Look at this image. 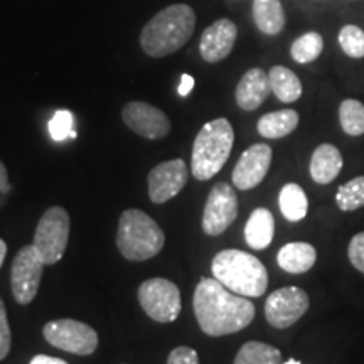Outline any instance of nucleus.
<instances>
[{"instance_id":"nucleus-18","label":"nucleus","mask_w":364,"mask_h":364,"mask_svg":"<svg viewBox=\"0 0 364 364\" xmlns=\"http://www.w3.org/2000/svg\"><path fill=\"white\" fill-rule=\"evenodd\" d=\"M316 260V248L311 243H302V241L287 243L277 255V262H279L282 270H285L287 273H295V275L311 270Z\"/></svg>"},{"instance_id":"nucleus-32","label":"nucleus","mask_w":364,"mask_h":364,"mask_svg":"<svg viewBox=\"0 0 364 364\" xmlns=\"http://www.w3.org/2000/svg\"><path fill=\"white\" fill-rule=\"evenodd\" d=\"M167 364H199V356L193 348L179 346L167 358Z\"/></svg>"},{"instance_id":"nucleus-22","label":"nucleus","mask_w":364,"mask_h":364,"mask_svg":"<svg viewBox=\"0 0 364 364\" xmlns=\"http://www.w3.org/2000/svg\"><path fill=\"white\" fill-rule=\"evenodd\" d=\"M299 113L295 110H280L263 115L258 120V134L265 139H284L297 129Z\"/></svg>"},{"instance_id":"nucleus-8","label":"nucleus","mask_w":364,"mask_h":364,"mask_svg":"<svg viewBox=\"0 0 364 364\" xmlns=\"http://www.w3.org/2000/svg\"><path fill=\"white\" fill-rule=\"evenodd\" d=\"M139 302L156 322H174L181 314V292L174 282L150 279L139 287Z\"/></svg>"},{"instance_id":"nucleus-6","label":"nucleus","mask_w":364,"mask_h":364,"mask_svg":"<svg viewBox=\"0 0 364 364\" xmlns=\"http://www.w3.org/2000/svg\"><path fill=\"white\" fill-rule=\"evenodd\" d=\"M70 240V215L65 208L53 206L44 213L34 233V248L46 265L63 258Z\"/></svg>"},{"instance_id":"nucleus-25","label":"nucleus","mask_w":364,"mask_h":364,"mask_svg":"<svg viewBox=\"0 0 364 364\" xmlns=\"http://www.w3.org/2000/svg\"><path fill=\"white\" fill-rule=\"evenodd\" d=\"M322 49H324L322 36L318 33H306L294 41L290 54H292L294 61L300 63V65H307V63L316 61L321 56Z\"/></svg>"},{"instance_id":"nucleus-11","label":"nucleus","mask_w":364,"mask_h":364,"mask_svg":"<svg viewBox=\"0 0 364 364\" xmlns=\"http://www.w3.org/2000/svg\"><path fill=\"white\" fill-rule=\"evenodd\" d=\"M238 216V198L226 182H218L208 196L203 215V230L209 236H218L233 225Z\"/></svg>"},{"instance_id":"nucleus-28","label":"nucleus","mask_w":364,"mask_h":364,"mask_svg":"<svg viewBox=\"0 0 364 364\" xmlns=\"http://www.w3.org/2000/svg\"><path fill=\"white\" fill-rule=\"evenodd\" d=\"M49 135L56 142H65L68 139H76L78 134L75 130V115L70 110H58L48 124Z\"/></svg>"},{"instance_id":"nucleus-15","label":"nucleus","mask_w":364,"mask_h":364,"mask_svg":"<svg viewBox=\"0 0 364 364\" xmlns=\"http://www.w3.org/2000/svg\"><path fill=\"white\" fill-rule=\"evenodd\" d=\"M236 38H238V27L233 21L220 19L206 27L199 43V51L204 61L220 63L230 56L233 51Z\"/></svg>"},{"instance_id":"nucleus-36","label":"nucleus","mask_w":364,"mask_h":364,"mask_svg":"<svg viewBox=\"0 0 364 364\" xmlns=\"http://www.w3.org/2000/svg\"><path fill=\"white\" fill-rule=\"evenodd\" d=\"M6 255H7V245L6 241L0 238V267H2L4 260H6Z\"/></svg>"},{"instance_id":"nucleus-2","label":"nucleus","mask_w":364,"mask_h":364,"mask_svg":"<svg viewBox=\"0 0 364 364\" xmlns=\"http://www.w3.org/2000/svg\"><path fill=\"white\" fill-rule=\"evenodd\" d=\"M196 29V12L188 4L162 9L144 26L140 46L150 58H166L184 48Z\"/></svg>"},{"instance_id":"nucleus-29","label":"nucleus","mask_w":364,"mask_h":364,"mask_svg":"<svg viewBox=\"0 0 364 364\" xmlns=\"http://www.w3.org/2000/svg\"><path fill=\"white\" fill-rule=\"evenodd\" d=\"M339 46L349 58H364V31L358 26H344L339 33Z\"/></svg>"},{"instance_id":"nucleus-17","label":"nucleus","mask_w":364,"mask_h":364,"mask_svg":"<svg viewBox=\"0 0 364 364\" xmlns=\"http://www.w3.org/2000/svg\"><path fill=\"white\" fill-rule=\"evenodd\" d=\"M344 161L339 149L331 144H322L314 150L311 159V176L317 184H331L343 171Z\"/></svg>"},{"instance_id":"nucleus-27","label":"nucleus","mask_w":364,"mask_h":364,"mask_svg":"<svg viewBox=\"0 0 364 364\" xmlns=\"http://www.w3.org/2000/svg\"><path fill=\"white\" fill-rule=\"evenodd\" d=\"M336 203L341 211H356L364 206V176L354 177L341 186L336 193Z\"/></svg>"},{"instance_id":"nucleus-1","label":"nucleus","mask_w":364,"mask_h":364,"mask_svg":"<svg viewBox=\"0 0 364 364\" xmlns=\"http://www.w3.org/2000/svg\"><path fill=\"white\" fill-rule=\"evenodd\" d=\"M193 307L201 331L213 338L243 331L252 324L257 312L252 300L231 292L215 277L199 282L194 290Z\"/></svg>"},{"instance_id":"nucleus-12","label":"nucleus","mask_w":364,"mask_h":364,"mask_svg":"<svg viewBox=\"0 0 364 364\" xmlns=\"http://www.w3.org/2000/svg\"><path fill=\"white\" fill-rule=\"evenodd\" d=\"M122 118L130 130L149 140H159L169 135L171 120L161 108L144 102H130L122 110Z\"/></svg>"},{"instance_id":"nucleus-16","label":"nucleus","mask_w":364,"mask_h":364,"mask_svg":"<svg viewBox=\"0 0 364 364\" xmlns=\"http://www.w3.org/2000/svg\"><path fill=\"white\" fill-rule=\"evenodd\" d=\"M270 80L260 68L247 71L236 86V103L241 110L253 112L260 108L270 95Z\"/></svg>"},{"instance_id":"nucleus-34","label":"nucleus","mask_w":364,"mask_h":364,"mask_svg":"<svg viewBox=\"0 0 364 364\" xmlns=\"http://www.w3.org/2000/svg\"><path fill=\"white\" fill-rule=\"evenodd\" d=\"M29 364H68L66 361L59 358H53V356H46V354H39V356H34L31 359Z\"/></svg>"},{"instance_id":"nucleus-14","label":"nucleus","mask_w":364,"mask_h":364,"mask_svg":"<svg viewBox=\"0 0 364 364\" xmlns=\"http://www.w3.org/2000/svg\"><path fill=\"white\" fill-rule=\"evenodd\" d=\"M272 164V149L267 144H255L241 154L233 169V184L240 191L257 188L265 179Z\"/></svg>"},{"instance_id":"nucleus-10","label":"nucleus","mask_w":364,"mask_h":364,"mask_svg":"<svg viewBox=\"0 0 364 364\" xmlns=\"http://www.w3.org/2000/svg\"><path fill=\"white\" fill-rule=\"evenodd\" d=\"M309 306H311V300L306 290L299 287H284L268 295L265 317L272 327L287 329L309 311Z\"/></svg>"},{"instance_id":"nucleus-23","label":"nucleus","mask_w":364,"mask_h":364,"mask_svg":"<svg viewBox=\"0 0 364 364\" xmlns=\"http://www.w3.org/2000/svg\"><path fill=\"white\" fill-rule=\"evenodd\" d=\"M279 204L282 215L285 216V220L297 223L302 221L307 216L309 211V201L307 196L304 193V189L300 188L295 182H289L285 184L280 191L279 196Z\"/></svg>"},{"instance_id":"nucleus-19","label":"nucleus","mask_w":364,"mask_h":364,"mask_svg":"<svg viewBox=\"0 0 364 364\" xmlns=\"http://www.w3.org/2000/svg\"><path fill=\"white\" fill-rule=\"evenodd\" d=\"M275 233V220L267 208H257L250 215L245 226V240L253 250H265L270 247Z\"/></svg>"},{"instance_id":"nucleus-13","label":"nucleus","mask_w":364,"mask_h":364,"mask_svg":"<svg viewBox=\"0 0 364 364\" xmlns=\"http://www.w3.org/2000/svg\"><path fill=\"white\" fill-rule=\"evenodd\" d=\"M189 171L182 159H174L159 164L149 174V196L150 201L164 204L177 194L188 184Z\"/></svg>"},{"instance_id":"nucleus-35","label":"nucleus","mask_w":364,"mask_h":364,"mask_svg":"<svg viewBox=\"0 0 364 364\" xmlns=\"http://www.w3.org/2000/svg\"><path fill=\"white\" fill-rule=\"evenodd\" d=\"M9 191H11V186H9L7 169L2 164V161H0V194H7Z\"/></svg>"},{"instance_id":"nucleus-7","label":"nucleus","mask_w":364,"mask_h":364,"mask_svg":"<svg viewBox=\"0 0 364 364\" xmlns=\"http://www.w3.org/2000/svg\"><path fill=\"white\" fill-rule=\"evenodd\" d=\"M44 338L61 351L88 356L98 348V334L93 327L75 318H58L44 326Z\"/></svg>"},{"instance_id":"nucleus-21","label":"nucleus","mask_w":364,"mask_h":364,"mask_svg":"<svg viewBox=\"0 0 364 364\" xmlns=\"http://www.w3.org/2000/svg\"><path fill=\"white\" fill-rule=\"evenodd\" d=\"M270 88L282 103H294L302 97V83L294 71L285 66H273L268 73Z\"/></svg>"},{"instance_id":"nucleus-37","label":"nucleus","mask_w":364,"mask_h":364,"mask_svg":"<svg viewBox=\"0 0 364 364\" xmlns=\"http://www.w3.org/2000/svg\"><path fill=\"white\" fill-rule=\"evenodd\" d=\"M284 364H300V363L297 361V359H289V361L284 363Z\"/></svg>"},{"instance_id":"nucleus-24","label":"nucleus","mask_w":364,"mask_h":364,"mask_svg":"<svg viewBox=\"0 0 364 364\" xmlns=\"http://www.w3.org/2000/svg\"><path fill=\"white\" fill-rule=\"evenodd\" d=\"M235 364H282V353L270 344L250 341L241 346Z\"/></svg>"},{"instance_id":"nucleus-26","label":"nucleus","mask_w":364,"mask_h":364,"mask_svg":"<svg viewBox=\"0 0 364 364\" xmlns=\"http://www.w3.org/2000/svg\"><path fill=\"white\" fill-rule=\"evenodd\" d=\"M339 122L343 130L351 136L364 134V105L358 100H344L339 107Z\"/></svg>"},{"instance_id":"nucleus-31","label":"nucleus","mask_w":364,"mask_h":364,"mask_svg":"<svg viewBox=\"0 0 364 364\" xmlns=\"http://www.w3.org/2000/svg\"><path fill=\"white\" fill-rule=\"evenodd\" d=\"M348 257L349 262L353 263V267L364 273V231L358 233L351 240V243L348 247Z\"/></svg>"},{"instance_id":"nucleus-9","label":"nucleus","mask_w":364,"mask_h":364,"mask_svg":"<svg viewBox=\"0 0 364 364\" xmlns=\"http://www.w3.org/2000/svg\"><path fill=\"white\" fill-rule=\"evenodd\" d=\"M44 265L46 263L39 257V253L36 252L34 245H27V247H22L17 252L12 262L11 287L14 299L21 306L31 304L38 295Z\"/></svg>"},{"instance_id":"nucleus-3","label":"nucleus","mask_w":364,"mask_h":364,"mask_svg":"<svg viewBox=\"0 0 364 364\" xmlns=\"http://www.w3.org/2000/svg\"><path fill=\"white\" fill-rule=\"evenodd\" d=\"M213 277L231 292L243 297H262L268 287V273L257 257L241 250H223L211 263Z\"/></svg>"},{"instance_id":"nucleus-5","label":"nucleus","mask_w":364,"mask_h":364,"mask_svg":"<svg viewBox=\"0 0 364 364\" xmlns=\"http://www.w3.org/2000/svg\"><path fill=\"white\" fill-rule=\"evenodd\" d=\"M166 236L161 226L140 209H127L118 221L117 247L127 260L145 262L161 253Z\"/></svg>"},{"instance_id":"nucleus-4","label":"nucleus","mask_w":364,"mask_h":364,"mask_svg":"<svg viewBox=\"0 0 364 364\" xmlns=\"http://www.w3.org/2000/svg\"><path fill=\"white\" fill-rule=\"evenodd\" d=\"M235 144V132L226 118L208 122L196 135L191 172L196 179L208 181L223 169Z\"/></svg>"},{"instance_id":"nucleus-33","label":"nucleus","mask_w":364,"mask_h":364,"mask_svg":"<svg viewBox=\"0 0 364 364\" xmlns=\"http://www.w3.org/2000/svg\"><path fill=\"white\" fill-rule=\"evenodd\" d=\"M194 88V78L191 75H182L181 78V85L179 88H177V93L181 95V97H188V95L193 91Z\"/></svg>"},{"instance_id":"nucleus-30","label":"nucleus","mask_w":364,"mask_h":364,"mask_svg":"<svg viewBox=\"0 0 364 364\" xmlns=\"http://www.w3.org/2000/svg\"><path fill=\"white\" fill-rule=\"evenodd\" d=\"M11 327H9L7 321V311L6 306H4V300L0 299V361L7 358V354L11 353Z\"/></svg>"},{"instance_id":"nucleus-20","label":"nucleus","mask_w":364,"mask_h":364,"mask_svg":"<svg viewBox=\"0 0 364 364\" xmlns=\"http://www.w3.org/2000/svg\"><path fill=\"white\" fill-rule=\"evenodd\" d=\"M253 21L263 34L277 36L285 26V14L280 0H255Z\"/></svg>"}]
</instances>
